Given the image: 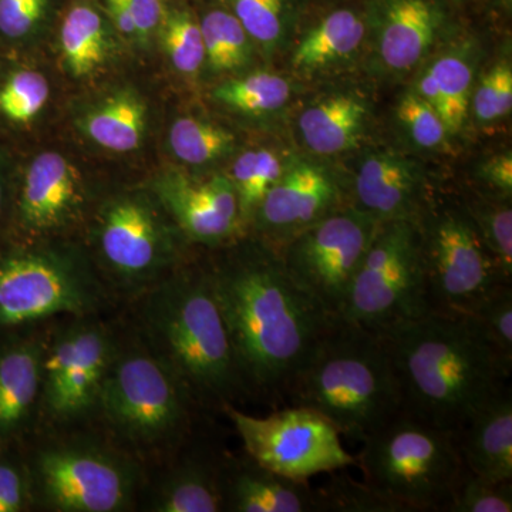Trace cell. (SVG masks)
<instances>
[{"label":"cell","mask_w":512,"mask_h":512,"mask_svg":"<svg viewBox=\"0 0 512 512\" xmlns=\"http://www.w3.org/2000/svg\"><path fill=\"white\" fill-rule=\"evenodd\" d=\"M363 37V20L352 10H336L303 37L293 53V64L305 70L330 66L353 55Z\"/></svg>","instance_id":"cell-25"},{"label":"cell","mask_w":512,"mask_h":512,"mask_svg":"<svg viewBox=\"0 0 512 512\" xmlns=\"http://www.w3.org/2000/svg\"><path fill=\"white\" fill-rule=\"evenodd\" d=\"M60 43L67 67L74 76H86L103 63L106 36L99 13L89 6H76L64 18Z\"/></svg>","instance_id":"cell-27"},{"label":"cell","mask_w":512,"mask_h":512,"mask_svg":"<svg viewBox=\"0 0 512 512\" xmlns=\"http://www.w3.org/2000/svg\"><path fill=\"white\" fill-rule=\"evenodd\" d=\"M200 26L205 57L215 70H234L247 63L248 33L234 15L225 10H212Z\"/></svg>","instance_id":"cell-31"},{"label":"cell","mask_w":512,"mask_h":512,"mask_svg":"<svg viewBox=\"0 0 512 512\" xmlns=\"http://www.w3.org/2000/svg\"><path fill=\"white\" fill-rule=\"evenodd\" d=\"M144 319L156 355L192 396L222 407L247 390L210 276L180 275L154 289Z\"/></svg>","instance_id":"cell-4"},{"label":"cell","mask_w":512,"mask_h":512,"mask_svg":"<svg viewBox=\"0 0 512 512\" xmlns=\"http://www.w3.org/2000/svg\"><path fill=\"white\" fill-rule=\"evenodd\" d=\"M430 312L416 220L382 222L339 318L384 333Z\"/></svg>","instance_id":"cell-6"},{"label":"cell","mask_w":512,"mask_h":512,"mask_svg":"<svg viewBox=\"0 0 512 512\" xmlns=\"http://www.w3.org/2000/svg\"><path fill=\"white\" fill-rule=\"evenodd\" d=\"M366 104L352 96H333L299 117L306 146L322 156L343 153L357 143L366 123Z\"/></svg>","instance_id":"cell-22"},{"label":"cell","mask_w":512,"mask_h":512,"mask_svg":"<svg viewBox=\"0 0 512 512\" xmlns=\"http://www.w3.org/2000/svg\"><path fill=\"white\" fill-rule=\"evenodd\" d=\"M247 390L281 399L332 325L281 255L249 252L208 274Z\"/></svg>","instance_id":"cell-1"},{"label":"cell","mask_w":512,"mask_h":512,"mask_svg":"<svg viewBox=\"0 0 512 512\" xmlns=\"http://www.w3.org/2000/svg\"><path fill=\"white\" fill-rule=\"evenodd\" d=\"M225 511L318 512L315 488L289 480L245 457L235 467L222 470Z\"/></svg>","instance_id":"cell-19"},{"label":"cell","mask_w":512,"mask_h":512,"mask_svg":"<svg viewBox=\"0 0 512 512\" xmlns=\"http://www.w3.org/2000/svg\"><path fill=\"white\" fill-rule=\"evenodd\" d=\"M356 460L366 483L407 512H446L467 471L453 434L403 412L362 441Z\"/></svg>","instance_id":"cell-5"},{"label":"cell","mask_w":512,"mask_h":512,"mask_svg":"<svg viewBox=\"0 0 512 512\" xmlns=\"http://www.w3.org/2000/svg\"><path fill=\"white\" fill-rule=\"evenodd\" d=\"M114 355L109 335L99 326H73L57 335L43 355L42 384L49 413L70 420L97 406Z\"/></svg>","instance_id":"cell-13"},{"label":"cell","mask_w":512,"mask_h":512,"mask_svg":"<svg viewBox=\"0 0 512 512\" xmlns=\"http://www.w3.org/2000/svg\"><path fill=\"white\" fill-rule=\"evenodd\" d=\"M0 207H2V188H0Z\"/></svg>","instance_id":"cell-46"},{"label":"cell","mask_w":512,"mask_h":512,"mask_svg":"<svg viewBox=\"0 0 512 512\" xmlns=\"http://www.w3.org/2000/svg\"><path fill=\"white\" fill-rule=\"evenodd\" d=\"M23 504V483L18 471L0 466V512H16Z\"/></svg>","instance_id":"cell-43"},{"label":"cell","mask_w":512,"mask_h":512,"mask_svg":"<svg viewBox=\"0 0 512 512\" xmlns=\"http://www.w3.org/2000/svg\"><path fill=\"white\" fill-rule=\"evenodd\" d=\"M84 128L99 146L114 153H128L143 140L146 109L133 94H117L87 117Z\"/></svg>","instance_id":"cell-26"},{"label":"cell","mask_w":512,"mask_h":512,"mask_svg":"<svg viewBox=\"0 0 512 512\" xmlns=\"http://www.w3.org/2000/svg\"><path fill=\"white\" fill-rule=\"evenodd\" d=\"M164 47L171 63L181 73H197L205 60L201 26L187 13H175L165 23Z\"/></svg>","instance_id":"cell-37"},{"label":"cell","mask_w":512,"mask_h":512,"mask_svg":"<svg viewBox=\"0 0 512 512\" xmlns=\"http://www.w3.org/2000/svg\"><path fill=\"white\" fill-rule=\"evenodd\" d=\"M429 73L439 90V114L447 131L456 133L466 121L473 70L463 57L447 55L431 64Z\"/></svg>","instance_id":"cell-30"},{"label":"cell","mask_w":512,"mask_h":512,"mask_svg":"<svg viewBox=\"0 0 512 512\" xmlns=\"http://www.w3.org/2000/svg\"><path fill=\"white\" fill-rule=\"evenodd\" d=\"M416 224L431 311L466 313L507 284L466 210L424 207Z\"/></svg>","instance_id":"cell-8"},{"label":"cell","mask_w":512,"mask_h":512,"mask_svg":"<svg viewBox=\"0 0 512 512\" xmlns=\"http://www.w3.org/2000/svg\"><path fill=\"white\" fill-rule=\"evenodd\" d=\"M380 335L392 353L403 413L456 439L508 386L512 370L464 313L430 312Z\"/></svg>","instance_id":"cell-2"},{"label":"cell","mask_w":512,"mask_h":512,"mask_svg":"<svg viewBox=\"0 0 512 512\" xmlns=\"http://www.w3.org/2000/svg\"><path fill=\"white\" fill-rule=\"evenodd\" d=\"M100 289L59 256L26 254L0 262V325L18 326L92 311Z\"/></svg>","instance_id":"cell-11"},{"label":"cell","mask_w":512,"mask_h":512,"mask_svg":"<svg viewBox=\"0 0 512 512\" xmlns=\"http://www.w3.org/2000/svg\"><path fill=\"white\" fill-rule=\"evenodd\" d=\"M160 512L225 511L222 468L205 461H190L168 476L153 503Z\"/></svg>","instance_id":"cell-24"},{"label":"cell","mask_w":512,"mask_h":512,"mask_svg":"<svg viewBox=\"0 0 512 512\" xmlns=\"http://www.w3.org/2000/svg\"><path fill=\"white\" fill-rule=\"evenodd\" d=\"M222 410L241 437L245 453L279 476L309 483L320 474L356 466L338 429L309 407L292 404L265 417L241 412L231 403Z\"/></svg>","instance_id":"cell-9"},{"label":"cell","mask_w":512,"mask_h":512,"mask_svg":"<svg viewBox=\"0 0 512 512\" xmlns=\"http://www.w3.org/2000/svg\"><path fill=\"white\" fill-rule=\"evenodd\" d=\"M474 113L483 123L501 119L512 109V72L508 64H498L478 84L473 100Z\"/></svg>","instance_id":"cell-40"},{"label":"cell","mask_w":512,"mask_h":512,"mask_svg":"<svg viewBox=\"0 0 512 512\" xmlns=\"http://www.w3.org/2000/svg\"><path fill=\"white\" fill-rule=\"evenodd\" d=\"M156 190L178 227L194 241H227L237 235L244 222L237 191L227 177L198 181L171 173L158 181Z\"/></svg>","instance_id":"cell-15"},{"label":"cell","mask_w":512,"mask_h":512,"mask_svg":"<svg viewBox=\"0 0 512 512\" xmlns=\"http://www.w3.org/2000/svg\"><path fill=\"white\" fill-rule=\"evenodd\" d=\"M464 466L477 476L512 480V394L507 386L457 436Z\"/></svg>","instance_id":"cell-18"},{"label":"cell","mask_w":512,"mask_h":512,"mask_svg":"<svg viewBox=\"0 0 512 512\" xmlns=\"http://www.w3.org/2000/svg\"><path fill=\"white\" fill-rule=\"evenodd\" d=\"M124 3L136 23L138 36H147L160 25L163 18L160 0H124Z\"/></svg>","instance_id":"cell-42"},{"label":"cell","mask_w":512,"mask_h":512,"mask_svg":"<svg viewBox=\"0 0 512 512\" xmlns=\"http://www.w3.org/2000/svg\"><path fill=\"white\" fill-rule=\"evenodd\" d=\"M340 208L332 175L311 164L292 165L258 205L256 224L266 235L288 244L292 238ZM284 245V247H285Z\"/></svg>","instance_id":"cell-14"},{"label":"cell","mask_w":512,"mask_h":512,"mask_svg":"<svg viewBox=\"0 0 512 512\" xmlns=\"http://www.w3.org/2000/svg\"><path fill=\"white\" fill-rule=\"evenodd\" d=\"M399 119L409 131L414 143L423 148L440 146L448 133L439 111L417 93H407L397 109Z\"/></svg>","instance_id":"cell-39"},{"label":"cell","mask_w":512,"mask_h":512,"mask_svg":"<svg viewBox=\"0 0 512 512\" xmlns=\"http://www.w3.org/2000/svg\"><path fill=\"white\" fill-rule=\"evenodd\" d=\"M79 201V177L66 158L43 153L33 160L20 197V215L29 228L49 231L60 227Z\"/></svg>","instance_id":"cell-20"},{"label":"cell","mask_w":512,"mask_h":512,"mask_svg":"<svg viewBox=\"0 0 512 512\" xmlns=\"http://www.w3.org/2000/svg\"><path fill=\"white\" fill-rule=\"evenodd\" d=\"M439 13L429 0H384L379 53L387 69L406 72L429 52Z\"/></svg>","instance_id":"cell-21"},{"label":"cell","mask_w":512,"mask_h":512,"mask_svg":"<svg viewBox=\"0 0 512 512\" xmlns=\"http://www.w3.org/2000/svg\"><path fill=\"white\" fill-rule=\"evenodd\" d=\"M46 0H0V32L13 39L28 35L42 18Z\"/></svg>","instance_id":"cell-41"},{"label":"cell","mask_w":512,"mask_h":512,"mask_svg":"<svg viewBox=\"0 0 512 512\" xmlns=\"http://www.w3.org/2000/svg\"><path fill=\"white\" fill-rule=\"evenodd\" d=\"M49 83L40 73L22 70L0 89V113L15 123H29L49 100Z\"/></svg>","instance_id":"cell-35"},{"label":"cell","mask_w":512,"mask_h":512,"mask_svg":"<svg viewBox=\"0 0 512 512\" xmlns=\"http://www.w3.org/2000/svg\"><path fill=\"white\" fill-rule=\"evenodd\" d=\"M191 390L163 359L146 352L114 355L101 386L104 419L128 443H171L190 419Z\"/></svg>","instance_id":"cell-7"},{"label":"cell","mask_w":512,"mask_h":512,"mask_svg":"<svg viewBox=\"0 0 512 512\" xmlns=\"http://www.w3.org/2000/svg\"><path fill=\"white\" fill-rule=\"evenodd\" d=\"M214 97L244 113H271L284 107L291 97V86L276 74L256 73L221 84L215 89Z\"/></svg>","instance_id":"cell-29"},{"label":"cell","mask_w":512,"mask_h":512,"mask_svg":"<svg viewBox=\"0 0 512 512\" xmlns=\"http://www.w3.org/2000/svg\"><path fill=\"white\" fill-rule=\"evenodd\" d=\"M309 407L362 443L403 412L402 390L386 339L336 318L289 387Z\"/></svg>","instance_id":"cell-3"},{"label":"cell","mask_w":512,"mask_h":512,"mask_svg":"<svg viewBox=\"0 0 512 512\" xmlns=\"http://www.w3.org/2000/svg\"><path fill=\"white\" fill-rule=\"evenodd\" d=\"M165 245L164 229L141 201L114 202L101 218V254L124 281L141 282L156 274L164 264Z\"/></svg>","instance_id":"cell-16"},{"label":"cell","mask_w":512,"mask_h":512,"mask_svg":"<svg viewBox=\"0 0 512 512\" xmlns=\"http://www.w3.org/2000/svg\"><path fill=\"white\" fill-rule=\"evenodd\" d=\"M464 315L470 316L501 362L512 370V285L495 286Z\"/></svg>","instance_id":"cell-32"},{"label":"cell","mask_w":512,"mask_h":512,"mask_svg":"<svg viewBox=\"0 0 512 512\" xmlns=\"http://www.w3.org/2000/svg\"><path fill=\"white\" fill-rule=\"evenodd\" d=\"M234 16L249 37L266 47L275 46L285 32V0H231Z\"/></svg>","instance_id":"cell-38"},{"label":"cell","mask_w":512,"mask_h":512,"mask_svg":"<svg viewBox=\"0 0 512 512\" xmlns=\"http://www.w3.org/2000/svg\"><path fill=\"white\" fill-rule=\"evenodd\" d=\"M481 175L491 187L501 192L504 197H510L512 191L511 154H503V156L493 158L490 163L484 165Z\"/></svg>","instance_id":"cell-44"},{"label":"cell","mask_w":512,"mask_h":512,"mask_svg":"<svg viewBox=\"0 0 512 512\" xmlns=\"http://www.w3.org/2000/svg\"><path fill=\"white\" fill-rule=\"evenodd\" d=\"M46 505L63 512H114L130 504L134 478L126 464L93 447L47 448L37 461Z\"/></svg>","instance_id":"cell-12"},{"label":"cell","mask_w":512,"mask_h":512,"mask_svg":"<svg viewBox=\"0 0 512 512\" xmlns=\"http://www.w3.org/2000/svg\"><path fill=\"white\" fill-rule=\"evenodd\" d=\"M111 19L114 25L126 36H138L136 23L131 18L124 0H109Z\"/></svg>","instance_id":"cell-45"},{"label":"cell","mask_w":512,"mask_h":512,"mask_svg":"<svg viewBox=\"0 0 512 512\" xmlns=\"http://www.w3.org/2000/svg\"><path fill=\"white\" fill-rule=\"evenodd\" d=\"M355 204L379 222L416 220L426 207V181L419 165L396 153L367 156L355 178Z\"/></svg>","instance_id":"cell-17"},{"label":"cell","mask_w":512,"mask_h":512,"mask_svg":"<svg viewBox=\"0 0 512 512\" xmlns=\"http://www.w3.org/2000/svg\"><path fill=\"white\" fill-rule=\"evenodd\" d=\"M348 468L330 473L329 481L315 488L318 512H407L406 508L366 481H357Z\"/></svg>","instance_id":"cell-28"},{"label":"cell","mask_w":512,"mask_h":512,"mask_svg":"<svg viewBox=\"0 0 512 512\" xmlns=\"http://www.w3.org/2000/svg\"><path fill=\"white\" fill-rule=\"evenodd\" d=\"M483 238L485 247L493 255L501 278L512 284V210L507 201L478 204L466 208Z\"/></svg>","instance_id":"cell-34"},{"label":"cell","mask_w":512,"mask_h":512,"mask_svg":"<svg viewBox=\"0 0 512 512\" xmlns=\"http://www.w3.org/2000/svg\"><path fill=\"white\" fill-rule=\"evenodd\" d=\"M382 222L350 205L296 235L282 261L303 291L339 318L357 269Z\"/></svg>","instance_id":"cell-10"},{"label":"cell","mask_w":512,"mask_h":512,"mask_svg":"<svg viewBox=\"0 0 512 512\" xmlns=\"http://www.w3.org/2000/svg\"><path fill=\"white\" fill-rule=\"evenodd\" d=\"M232 144L234 136L224 128L190 117L175 121L170 130V146L187 164L211 163L224 156Z\"/></svg>","instance_id":"cell-33"},{"label":"cell","mask_w":512,"mask_h":512,"mask_svg":"<svg viewBox=\"0 0 512 512\" xmlns=\"http://www.w3.org/2000/svg\"><path fill=\"white\" fill-rule=\"evenodd\" d=\"M43 350L22 345L0 356V430L18 427L29 416L43 380Z\"/></svg>","instance_id":"cell-23"},{"label":"cell","mask_w":512,"mask_h":512,"mask_svg":"<svg viewBox=\"0 0 512 512\" xmlns=\"http://www.w3.org/2000/svg\"><path fill=\"white\" fill-rule=\"evenodd\" d=\"M512 480H493L466 471L446 512H511Z\"/></svg>","instance_id":"cell-36"}]
</instances>
